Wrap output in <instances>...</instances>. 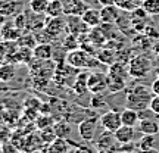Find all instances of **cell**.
I'll return each instance as SVG.
<instances>
[{
	"instance_id": "e575fe53",
	"label": "cell",
	"mask_w": 159,
	"mask_h": 153,
	"mask_svg": "<svg viewBox=\"0 0 159 153\" xmlns=\"http://www.w3.org/2000/svg\"><path fill=\"white\" fill-rule=\"evenodd\" d=\"M149 109L153 112V114L159 115V94H155L150 100V105H149Z\"/></svg>"
},
{
	"instance_id": "484cf974",
	"label": "cell",
	"mask_w": 159,
	"mask_h": 153,
	"mask_svg": "<svg viewBox=\"0 0 159 153\" xmlns=\"http://www.w3.org/2000/svg\"><path fill=\"white\" fill-rule=\"evenodd\" d=\"M125 88V79L122 78H112L108 77V90L111 93H118Z\"/></svg>"
},
{
	"instance_id": "836d02e7",
	"label": "cell",
	"mask_w": 159,
	"mask_h": 153,
	"mask_svg": "<svg viewBox=\"0 0 159 153\" xmlns=\"http://www.w3.org/2000/svg\"><path fill=\"white\" fill-rule=\"evenodd\" d=\"M25 22H27V15H25V13H22V12H21L19 15H16L15 21H13V24H15V25H16L21 31H22L24 27H25Z\"/></svg>"
},
{
	"instance_id": "7bdbcfd3",
	"label": "cell",
	"mask_w": 159,
	"mask_h": 153,
	"mask_svg": "<svg viewBox=\"0 0 159 153\" xmlns=\"http://www.w3.org/2000/svg\"><path fill=\"white\" fill-rule=\"evenodd\" d=\"M0 153H2V143H0Z\"/></svg>"
},
{
	"instance_id": "8992f818",
	"label": "cell",
	"mask_w": 159,
	"mask_h": 153,
	"mask_svg": "<svg viewBox=\"0 0 159 153\" xmlns=\"http://www.w3.org/2000/svg\"><path fill=\"white\" fill-rule=\"evenodd\" d=\"M66 29H68L71 34L80 37V35H83V34H87L90 27L83 21L81 16L78 18V15H69L66 18Z\"/></svg>"
},
{
	"instance_id": "60d3db41",
	"label": "cell",
	"mask_w": 159,
	"mask_h": 153,
	"mask_svg": "<svg viewBox=\"0 0 159 153\" xmlns=\"http://www.w3.org/2000/svg\"><path fill=\"white\" fill-rule=\"evenodd\" d=\"M153 53L156 55V56L159 57V43H156V44L153 46Z\"/></svg>"
},
{
	"instance_id": "44dd1931",
	"label": "cell",
	"mask_w": 159,
	"mask_h": 153,
	"mask_svg": "<svg viewBox=\"0 0 159 153\" xmlns=\"http://www.w3.org/2000/svg\"><path fill=\"white\" fill-rule=\"evenodd\" d=\"M115 5L118 6L121 11L131 12L143 5V0H115Z\"/></svg>"
},
{
	"instance_id": "52a82bcc",
	"label": "cell",
	"mask_w": 159,
	"mask_h": 153,
	"mask_svg": "<svg viewBox=\"0 0 159 153\" xmlns=\"http://www.w3.org/2000/svg\"><path fill=\"white\" fill-rule=\"evenodd\" d=\"M63 29H66V21L61 16H49L46 21L44 31L50 37H57L61 33H63Z\"/></svg>"
},
{
	"instance_id": "ee69618b",
	"label": "cell",
	"mask_w": 159,
	"mask_h": 153,
	"mask_svg": "<svg viewBox=\"0 0 159 153\" xmlns=\"http://www.w3.org/2000/svg\"><path fill=\"white\" fill-rule=\"evenodd\" d=\"M27 153H31V152H27Z\"/></svg>"
},
{
	"instance_id": "74e56055",
	"label": "cell",
	"mask_w": 159,
	"mask_h": 153,
	"mask_svg": "<svg viewBox=\"0 0 159 153\" xmlns=\"http://www.w3.org/2000/svg\"><path fill=\"white\" fill-rule=\"evenodd\" d=\"M152 90H153L155 94H159V77L152 83Z\"/></svg>"
},
{
	"instance_id": "d590c367",
	"label": "cell",
	"mask_w": 159,
	"mask_h": 153,
	"mask_svg": "<svg viewBox=\"0 0 159 153\" xmlns=\"http://www.w3.org/2000/svg\"><path fill=\"white\" fill-rule=\"evenodd\" d=\"M50 125H52V119L49 116H40L37 119V127H39L40 130H43L46 127H50Z\"/></svg>"
},
{
	"instance_id": "4316f807",
	"label": "cell",
	"mask_w": 159,
	"mask_h": 153,
	"mask_svg": "<svg viewBox=\"0 0 159 153\" xmlns=\"http://www.w3.org/2000/svg\"><path fill=\"white\" fill-rule=\"evenodd\" d=\"M96 57L99 59L100 63H106V65H112L115 63V53L109 49H103L96 55Z\"/></svg>"
},
{
	"instance_id": "8d00e7d4",
	"label": "cell",
	"mask_w": 159,
	"mask_h": 153,
	"mask_svg": "<svg viewBox=\"0 0 159 153\" xmlns=\"http://www.w3.org/2000/svg\"><path fill=\"white\" fill-rule=\"evenodd\" d=\"M74 153H93L87 146H78V147L74 150Z\"/></svg>"
},
{
	"instance_id": "e0dca14e",
	"label": "cell",
	"mask_w": 159,
	"mask_h": 153,
	"mask_svg": "<svg viewBox=\"0 0 159 153\" xmlns=\"http://www.w3.org/2000/svg\"><path fill=\"white\" fill-rule=\"evenodd\" d=\"M66 152H68V144L65 142V138L56 137L41 153H66Z\"/></svg>"
},
{
	"instance_id": "277c9868",
	"label": "cell",
	"mask_w": 159,
	"mask_h": 153,
	"mask_svg": "<svg viewBox=\"0 0 159 153\" xmlns=\"http://www.w3.org/2000/svg\"><path fill=\"white\" fill-rule=\"evenodd\" d=\"M87 88L96 96L108 90V75L102 74V72H90L87 78Z\"/></svg>"
},
{
	"instance_id": "ffe728a7",
	"label": "cell",
	"mask_w": 159,
	"mask_h": 153,
	"mask_svg": "<svg viewBox=\"0 0 159 153\" xmlns=\"http://www.w3.org/2000/svg\"><path fill=\"white\" fill-rule=\"evenodd\" d=\"M128 71L125 69V66L122 63H112L109 65V72H108V77H112V78H122V79H127L128 77Z\"/></svg>"
},
{
	"instance_id": "b9f144b4",
	"label": "cell",
	"mask_w": 159,
	"mask_h": 153,
	"mask_svg": "<svg viewBox=\"0 0 159 153\" xmlns=\"http://www.w3.org/2000/svg\"><path fill=\"white\" fill-rule=\"evenodd\" d=\"M155 74H156V77H159V68L155 69Z\"/></svg>"
},
{
	"instance_id": "ac0fdd59",
	"label": "cell",
	"mask_w": 159,
	"mask_h": 153,
	"mask_svg": "<svg viewBox=\"0 0 159 153\" xmlns=\"http://www.w3.org/2000/svg\"><path fill=\"white\" fill-rule=\"evenodd\" d=\"M89 38H90V41L94 46H102L106 43L108 35H106V33L100 27H94L91 31H89Z\"/></svg>"
},
{
	"instance_id": "4dcf8cb0",
	"label": "cell",
	"mask_w": 159,
	"mask_h": 153,
	"mask_svg": "<svg viewBox=\"0 0 159 153\" xmlns=\"http://www.w3.org/2000/svg\"><path fill=\"white\" fill-rule=\"evenodd\" d=\"M153 144H155L153 136H150V134H144V137L140 140V150H142L143 153H149L152 149H153Z\"/></svg>"
},
{
	"instance_id": "f35d334b",
	"label": "cell",
	"mask_w": 159,
	"mask_h": 153,
	"mask_svg": "<svg viewBox=\"0 0 159 153\" xmlns=\"http://www.w3.org/2000/svg\"><path fill=\"white\" fill-rule=\"evenodd\" d=\"M100 6H109V5H115V0H97Z\"/></svg>"
},
{
	"instance_id": "7402d4cb",
	"label": "cell",
	"mask_w": 159,
	"mask_h": 153,
	"mask_svg": "<svg viewBox=\"0 0 159 153\" xmlns=\"http://www.w3.org/2000/svg\"><path fill=\"white\" fill-rule=\"evenodd\" d=\"M31 56H33L31 47H27V46H21V47L12 55V57H13L16 62H27V61L31 59Z\"/></svg>"
},
{
	"instance_id": "d6986e66",
	"label": "cell",
	"mask_w": 159,
	"mask_h": 153,
	"mask_svg": "<svg viewBox=\"0 0 159 153\" xmlns=\"http://www.w3.org/2000/svg\"><path fill=\"white\" fill-rule=\"evenodd\" d=\"M62 13H65V5L62 3V0H49V6L46 15L49 16H61Z\"/></svg>"
},
{
	"instance_id": "ba28073f",
	"label": "cell",
	"mask_w": 159,
	"mask_h": 153,
	"mask_svg": "<svg viewBox=\"0 0 159 153\" xmlns=\"http://www.w3.org/2000/svg\"><path fill=\"white\" fill-rule=\"evenodd\" d=\"M96 131V118H87L78 125V134L85 142H91Z\"/></svg>"
},
{
	"instance_id": "6da1fadb",
	"label": "cell",
	"mask_w": 159,
	"mask_h": 153,
	"mask_svg": "<svg viewBox=\"0 0 159 153\" xmlns=\"http://www.w3.org/2000/svg\"><path fill=\"white\" fill-rule=\"evenodd\" d=\"M153 96L155 93L152 90V87L149 88L146 85H136L127 93L125 105H127V108L134 109L137 112H142V110H146L149 108L150 100Z\"/></svg>"
},
{
	"instance_id": "4fadbf2b",
	"label": "cell",
	"mask_w": 159,
	"mask_h": 153,
	"mask_svg": "<svg viewBox=\"0 0 159 153\" xmlns=\"http://www.w3.org/2000/svg\"><path fill=\"white\" fill-rule=\"evenodd\" d=\"M53 56V50H52L50 44L43 43V44H37L33 49V57L35 61H50Z\"/></svg>"
},
{
	"instance_id": "1f68e13d",
	"label": "cell",
	"mask_w": 159,
	"mask_h": 153,
	"mask_svg": "<svg viewBox=\"0 0 159 153\" xmlns=\"http://www.w3.org/2000/svg\"><path fill=\"white\" fill-rule=\"evenodd\" d=\"M56 138V134H55V130L50 128V127H46L41 130V140L44 143H52Z\"/></svg>"
},
{
	"instance_id": "7c38bea8",
	"label": "cell",
	"mask_w": 159,
	"mask_h": 153,
	"mask_svg": "<svg viewBox=\"0 0 159 153\" xmlns=\"http://www.w3.org/2000/svg\"><path fill=\"white\" fill-rule=\"evenodd\" d=\"M21 9H22V5L19 2H15V0H0V11L5 13L6 18L21 13L19 12Z\"/></svg>"
},
{
	"instance_id": "83f0119b",
	"label": "cell",
	"mask_w": 159,
	"mask_h": 153,
	"mask_svg": "<svg viewBox=\"0 0 159 153\" xmlns=\"http://www.w3.org/2000/svg\"><path fill=\"white\" fill-rule=\"evenodd\" d=\"M87 78H89V72H83L77 77V81L74 84V90L78 93V94H83L84 91H87Z\"/></svg>"
},
{
	"instance_id": "7a4b0ae2",
	"label": "cell",
	"mask_w": 159,
	"mask_h": 153,
	"mask_svg": "<svg viewBox=\"0 0 159 153\" xmlns=\"http://www.w3.org/2000/svg\"><path fill=\"white\" fill-rule=\"evenodd\" d=\"M65 59H66V63L69 66L77 69H91L96 68L97 65L100 63L94 55H91V53L83 50V49H77V50L69 52Z\"/></svg>"
},
{
	"instance_id": "30bf717a",
	"label": "cell",
	"mask_w": 159,
	"mask_h": 153,
	"mask_svg": "<svg viewBox=\"0 0 159 153\" xmlns=\"http://www.w3.org/2000/svg\"><path fill=\"white\" fill-rule=\"evenodd\" d=\"M136 136V131H134V127H128V125H121L118 130L114 133L115 140L121 144H128V143L133 142V138Z\"/></svg>"
},
{
	"instance_id": "2e32d148",
	"label": "cell",
	"mask_w": 159,
	"mask_h": 153,
	"mask_svg": "<svg viewBox=\"0 0 159 153\" xmlns=\"http://www.w3.org/2000/svg\"><path fill=\"white\" fill-rule=\"evenodd\" d=\"M139 130L142 131L143 134H150V136H155L159 133V124L153 119L149 118H142L140 122H139Z\"/></svg>"
},
{
	"instance_id": "8fae6325",
	"label": "cell",
	"mask_w": 159,
	"mask_h": 153,
	"mask_svg": "<svg viewBox=\"0 0 159 153\" xmlns=\"http://www.w3.org/2000/svg\"><path fill=\"white\" fill-rule=\"evenodd\" d=\"M81 18L90 28H94V27H99L102 24V16H100V11L99 9H94V7H90V9H85L83 13H81Z\"/></svg>"
},
{
	"instance_id": "f1b7e54d",
	"label": "cell",
	"mask_w": 159,
	"mask_h": 153,
	"mask_svg": "<svg viewBox=\"0 0 159 153\" xmlns=\"http://www.w3.org/2000/svg\"><path fill=\"white\" fill-rule=\"evenodd\" d=\"M63 49H65V50H69V52L80 49V38L77 35L69 33V34L65 37V40H63Z\"/></svg>"
},
{
	"instance_id": "5b68a950",
	"label": "cell",
	"mask_w": 159,
	"mask_h": 153,
	"mask_svg": "<svg viewBox=\"0 0 159 153\" xmlns=\"http://www.w3.org/2000/svg\"><path fill=\"white\" fill-rule=\"evenodd\" d=\"M99 121H100V124H102L103 128L108 131V133H112V134L122 125L121 114L116 112V110H109L106 114H103L102 116L99 118Z\"/></svg>"
},
{
	"instance_id": "9a60e30c",
	"label": "cell",
	"mask_w": 159,
	"mask_h": 153,
	"mask_svg": "<svg viewBox=\"0 0 159 153\" xmlns=\"http://www.w3.org/2000/svg\"><path fill=\"white\" fill-rule=\"evenodd\" d=\"M21 37V29L18 28L13 22H7L3 25L2 28V38L7 40V41H13Z\"/></svg>"
},
{
	"instance_id": "cb8c5ba5",
	"label": "cell",
	"mask_w": 159,
	"mask_h": 153,
	"mask_svg": "<svg viewBox=\"0 0 159 153\" xmlns=\"http://www.w3.org/2000/svg\"><path fill=\"white\" fill-rule=\"evenodd\" d=\"M53 130H55L56 137H59V138H66V137L71 134V127H69V124H66L65 121H61V122L55 124L53 125Z\"/></svg>"
},
{
	"instance_id": "3957f363",
	"label": "cell",
	"mask_w": 159,
	"mask_h": 153,
	"mask_svg": "<svg viewBox=\"0 0 159 153\" xmlns=\"http://www.w3.org/2000/svg\"><path fill=\"white\" fill-rule=\"evenodd\" d=\"M152 71V62L144 55H137L128 62V74L133 78H144Z\"/></svg>"
},
{
	"instance_id": "603a6c76",
	"label": "cell",
	"mask_w": 159,
	"mask_h": 153,
	"mask_svg": "<svg viewBox=\"0 0 159 153\" xmlns=\"http://www.w3.org/2000/svg\"><path fill=\"white\" fill-rule=\"evenodd\" d=\"M13 77H15V66L13 65H7V63L0 65V79L2 81L9 83Z\"/></svg>"
},
{
	"instance_id": "f546056e",
	"label": "cell",
	"mask_w": 159,
	"mask_h": 153,
	"mask_svg": "<svg viewBox=\"0 0 159 153\" xmlns=\"http://www.w3.org/2000/svg\"><path fill=\"white\" fill-rule=\"evenodd\" d=\"M142 7L148 15H159V0H143Z\"/></svg>"
},
{
	"instance_id": "d4e9b609",
	"label": "cell",
	"mask_w": 159,
	"mask_h": 153,
	"mask_svg": "<svg viewBox=\"0 0 159 153\" xmlns=\"http://www.w3.org/2000/svg\"><path fill=\"white\" fill-rule=\"evenodd\" d=\"M47 6H49V0H30V9L37 15L46 13Z\"/></svg>"
},
{
	"instance_id": "ab89813d",
	"label": "cell",
	"mask_w": 159,
	"mask_h": 153,
	"mask_svg": "<svg viewBox=\"0 0 159 153\" xmlns=\"http://www.w3.org/2000/svg\"><path fill=\"white\" fill-rule=\"evenodd\" d=\"M6 19H7V18H6V15L0 11V27H3V25L6 24Z\"/></svg>"
},
{
	"instance_id": "5bb4252c",
	"label": "cell",
	"mask_w": 159,
	"mask_h": 153,
	"mask_svg": "<svg viewBox=\"0 0 159 153\" xmlns=\"http://www.w3.org/2000/svg\"><path fill=\"white\" fill-rule=\"evenodd\" d=\"M121 121H122V125L136 127V125L140 122V115H139V112L134 110V109L127 108L121 112Z\"/></svg>"
},
{
	"instance_id": "d6a6232c",
	"label": "cell",
	"mask_w": 159,
	"mask_h": 153,
	"mask_svg": "<svg viewBox=\"0 0 159 153\" xmlns=\"http://www.w3.org/2000/svg\"><path fill=\"white\" fill-rule=\"evenodd\" d=\"M2 153H19V147L12 142L2 143Z\"/></svg>"
},
{
	"instance_id": "9c48e42d",
	"label": "cell",
	"mask_w": 159,
	"mask_h": 153,
	"mask_svg": "<svg viewBox=\"0 0 159 153\" xmlns=\"http://www.w3.org/2000/svg\"><path fill=\"white\" fill-rule=\"evenodd\" d=\"M100 16H102V24H116L121 18V9L116 5L102 6L100 9Z\"/></svg>"
}]
</instances>
